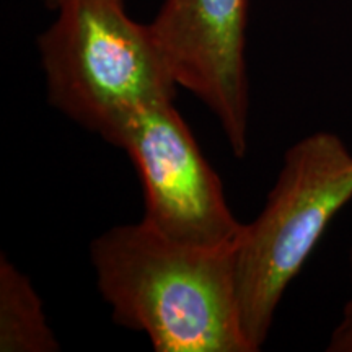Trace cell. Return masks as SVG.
Here are the masks:
<instances>
[{"label":"cell","instance_id":"obj_1","mask_svg":"<svg viewBox=\"0 0 352 352\" xmlns=\"http://www.w3.org/2000/svg\"><path fill=\"white\" fill-rule=\"evenodd\" d=\"M235 248L175 243L140 220L101 233L90 258L113 320L144 333L157 352H253L239 314Z\"/></svg>","mask_w":352,"mask_h":352},{"label":"cell","instance_id":"obj_2","mask_svg":"<svg viewBox=\"0 0 352 352\" xmlns=\"http://www.w3.org/2000/svg\"><path fill=\"white\" fill-rule=\"evenodd\" d=\"M54 8L38 41L47 100L120 147L134 114L178 88L151 26L132 20L124 0H57Z\"/></svg>","mask_w":352,"mask_h":352},{"label":"cell","instance_id":"obj_3","mask_svg":"<svg viewBox=\"0 0 352 352\" xmlns=\"http://www.w3.org/2000/svg\"><path fill=\"white\" fill-rule=\"evenodd\" d=\"M351 199L352 152L340 135L314 132L285 152L266 204L235 248L239 314L253 352L266 342L289 284Z\"/></svg>","mask_w":352,"mask_h":352},{"label":"cell","instance_id":"obj_4","mask_svg":"<svg viewBox=\"0 0 352 352\" xmlns=\"http://www.w3.org/2000/svg\"><path fill=\"white\" fill-rule=\"evenodd\" d=\"M120 148L144 188V222L175 241L202 250L235 248L245 223L228 208L219 175L202 155L173 100L134 114Z\"/></svg>","mask_w":352,"mask_h":352},{"label":"cell","instance_id":"obj_5","mask_svg":"<svg viewBox=\"0 0 352 352\" xmlns=\"http://www.w3.org/2000/svg\"><path fill=\"white\" fill-rule=\"evenodd\" d=\"M248 0H164L151 32L178 87L217 118L230 151L248 148Z\"/></svg>","mask_w":352,"mask_h":352},{"label":"cell","instance_id":"obj_6","mask_svg":"<svg viewBox=\"0 0 352 352\" xmlns=\"http://www.w3.org/2000/svg\"><path fill=\"white\" fill-rule=\"evenodd\" d=\"M60 349L47 323L43 302L32 279L6 254L0 256V351L57 352Z\"/></svg>","mask_w":352,"mask_h":352},{"label":"cell","instance_id":"obj_7","mask_svg":"<svg viewBox=\"0 0 352 352\" xmlns=\"http://www.w3.org/2000/svg\"><path fill=\"white\" fill-rule=\"evenodd\" d=\"M349 267H351V287H352V246L349 252ZM328 352H352V296L342 307L340 321L334 327L329 336Z\"/></svg>","mask_w":352,"mask_h":352},{"label":"cell","instance_id":"obj_8","mask_svg":"<svg viewBox=\"0 0 352 352\" xmlns=\"http://www.w3.org/2000/svg\"><path fill=\"white\" fill-rule=\"evenodd\" d=\"M44 2H46L47 6H50L51 8H54V7H56V3H57V0H44Z\"/></svg>","mask_w":352,"mask_h":352}]
</instances>
